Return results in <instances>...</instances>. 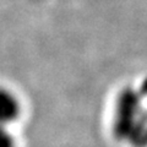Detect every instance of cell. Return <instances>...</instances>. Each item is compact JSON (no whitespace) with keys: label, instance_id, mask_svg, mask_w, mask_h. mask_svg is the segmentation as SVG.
<instances>
[{"label":"cell","instance_id":"2","mask_svg":"<svg viewBox=\"0 0 147 147\" xmlns=\"http://www.w3.org/2000/svg\"><path fill=\"white\" fill-rule=\"evenodd\" d=\"M0 147H16L15 140L6 126H0Z\"/></svg>","mask_w":147,"mask_h":147},{"label":"cell","instance_id":"1","mask_svg":"<svg viewBox=\"0 0 147 147\" xmlns=\"http://www.w3.org/2000/svg\"><path fill=\"white\" fill-rule=\"evenodd\" d=\"M20 114V103L10 91L0 87V126L16 120Z\"/></svg>","mask_w":147,"mask_h":147}]
</instances>
